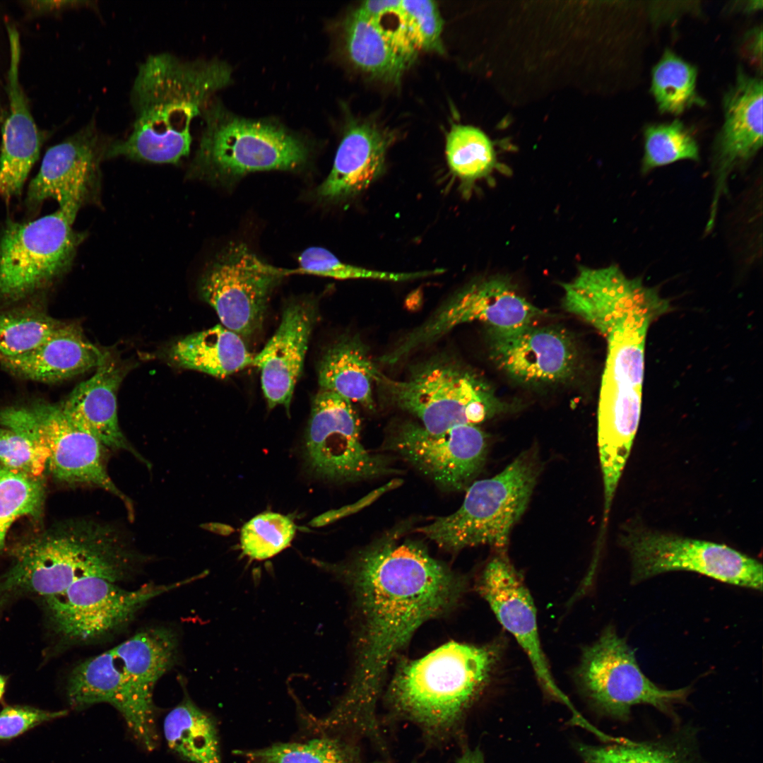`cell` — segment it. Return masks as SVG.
<instances>
[{"label": "cell", "mask_w": 763, "mask_h": 763, "mask_svg": "<svg viewBox=\"0 0 763 763\" xmlns=\"http://www.w3.org/2000/svg\"><path fill=\"white\" fill-rule=\"evenodd\" d=\"M342 571L353 582L361 630L353 681L330 716L341 728L369 734L379 728L376 703L389 662L420 625L457 601L463 584L398 531L362 550Z\"/></svg>", "instance_id": "1"}, {"label": "cell", "mask_w": 763, "mask_h": 763, "mask_svg": "<svg viewBox=\"0 0 763 763\" xmlns=\"http://www.w3.org/2000/svg\"><path fill=\"white\" fill-rule=\"evenodd\" d=\"M230 79V69L219 61H188L169 52L149 55L139 65L130 92L131 131L124 140L112 142L107 159L179 163L190 152L193 119Z\"/></svg>", "instance_id": "2"}, {"label": "cell", "mask_w": 763, "mask_h": 763, "mask_svg": "<svg viewBox=\"0 0 763 763\" xmlns=\"http://www.w3.org/2000/svg\"><path fill=\"white\" fill-rule=\"evenodd\" d=\"M177 653V639L170 629L141 631L74 668L67 682L69 704L76 710L99 703L112 705L136 739L152 750L158 740L154 687L174 665Z\"/></svg>", "instance_id": "3"}, {"label": "cell", "mask_w": 763, "mask_h": 763, "mask_svg": "<svg viewBox=\"0 0 763 763\" xmlns=\"http://www.w3.org/2000/svg\"><path fill=\"white\" fill-rule=\"evenodd\" d=\"M499 656L498 644L447 643L401 666L388 701L397 714L427 732L447 731L485 686Z\"/></svg>", "instance_id": "4"}, {"label": "cell", "mask_w": 763, "mask_h": 763, "mask_svg": "<svg viewBox=\"0 0 763 763\" xmlns=\"http://www.w3.org/2000/svg\"><path fill=\"white\" fill-rule=\"evenodd\" d=\"M11 568L0 576V594L27 591L47 598L76 581L129 576L134 555L108 525L83 521L21 547Z\"/></svg>", "instance_id": "5"}, {"label": "cell", "mask_w": 763, "mask_h": 763, "mask_svg": "<svg viewBox=\"0 0 763 763\" xmlns=\"http://www.w3.org/2000/svg\"><path fill=\"white\" fill-rule=\"evenodd\" d=\"M658 313L639 309L606 338L608 355L599 396L598 444L604 496L615 495L638 429L644 377V343Z\"/></svg>", "instance_id": "6"}, {"label": "cell", "mask_w": 763, "mask_h": 763, "mask_svg": "<svg viewBox=\"0 0 763 763\" xmlns=\"http://www.w3.org/2000/svg\"><path fill=\"white\" fill-rule=\"evenodd\" d=\"M375 384L386 401L418 418L434 434L475 425L507 408L480 374L447 354L415 364L401 381L382 372Z\"/></svg>", "instance_id": "7"}, {"label": "cell", "mask_w": 763, "mask_h": 763, "mask_svg": "<svg viewBox=\"0 0 763 763\" xmlns=\"http://www.w3.org/2000/svg\"><path fill=\"white\" fill-rule=\"evenodd\" d=\"M540 471L537 453L524 451L494 477L474 481L456 511L415 531L446 549L490 545L504 553L512 527L526 509Z\"/></svg>", "instance_id": "8"}, {"label": "cell", "mask_w": 763, "mask_h": 763, "mask_svg": "<svg viewBox=\"0 0 763 763\" xmlns=\"http://www.w3.org/2000/svg\"><path fill=\"white\" fill-rule=\"evenodd\" d=\"M201 114L205 125L188 175L213 179L264 170H293L309 150L299 136L270 122L235 116L218 104Z\"/></svg>", "instance_id": "9"}, {"label": "cell", "mask_w": 763, "mask_h": 763, "mask_svg": "<svg viewBox=\"0 0 763 763\" xmlns=\"http://www.w3.org/2000/svg\"><path fill=\"white\" fill-rule=\"evenodd\" d=\"M81 207L69 203L34 220L6 222L0 235L1 300L27 297L68 271L85 238L73 228Z\"/></svg>", "instance_id": "10"}, {"label": "cell", "mask_w": 763, "mask_h": 763, "mask_svg": "<svg viewBox=\"0 0 763 763\" xmlns=\"http://www.w3.org/2000/svg\"><path fill=\"white\" fill-rule=\"evenodd\" d=\"M543 314L520 294L508 277H487L454 294L424 322L398 339L379 361L394 365L461 324L480 321L489 329L509 331L533 324Z\"/></svg>", "instance_id": "11"}, {"label": "cell", "mask_w": 763, "mask_h": 763, "mask_svg": "<svg viewBox=\"0 0 763 763\" xmlns=\"http://www.w3.org/2000/svg\"><path fill=\"white\" fill-rule=\"evenodd\" d=\"M0 426L21 429L46 448L47 468L58 480L103 489L120 499L131 517L133 503L114 483L105 463L107 449L75 425L60 404L38 401L0 409Z\"/></svg>", "instance_id": "12"}, {"label": "cell", "mask_w": 763, "mask_h": 763, "mask_svg": "<svg viewBox=\"0 0 763 763\" xmlns=\"http://www.w3.org/2000/svg\"><path fill=\"white\" fill-rule=\"evenodd\" d=\"M632 562V582L671 571L697 572L721 582L762 590V564L726 545L633 528L621 537Z\"/></svg>", "instance_id": "13"}, {"label": "cell", "mask_w": 763, "mask_h": 763, "mask_svg": "<svg viewBox=\"0 0 763 763\" xmlns=\"http://www.w3.org/2000/svg\"><path fill=\"white\" fill-rule=\"evenodd\" d=\"M359 416L349 400L320 389L313 399L304 454L308 468L321 478L355 482L396 473L384 456L365 449Z\"/></svg>", "instance_id": "14"}, {"label": "cell", "mask_w": 763, "mask_h": 763, "mask_svg": "<svg viewBox=\"0 0 763 763\" xmlns=\"http://www.w3.org/2000/svg\"><path fill=\"white\" fill-rule=\"evenodd\" d=\"M577 678L600 709L620 719L629 718L632 707L637 704L671 713L690 692V687L665 690L651 682L641 670L634 651L610 627L584 649Z\"/></svg>", "instance_id": "15"}, {"label": "cell", "mask_w": 763, "mask_h": 763, "mask_svg": "<svg viewBox=\"0 0 763 763\" xmlns=\"http://www.w3.org/2000/svg\"><path fill=\"white\" fill-rule=\"evenodd\" d=\"M288 270L261 261L243 243H230L206 267L199 283L223 326L249 338L262 326L271 294Z\"/></svg>", "instance_id": "16"}, {"label": "cell", "mask_w": 763, "mask_h": 763, "mask_svg": "<svg viewBox=\"0 0 763 763\" xmlns=\"http://www.w3.org/2000/svg\"><path fill=\"white\" fill-rule=\"evenodd\" d=\"M194 577L168 584H148L128 590L101 577H86L64 591L45 598L56 632L69 641L97 639L122 627L147 602L190 583Z\"/></svg>", "instance_id": "17"}, {"label": "cell", "mask_w": 763, "mask_h": 763, "mask_svg": "<svg viewBox=\"0 0 763 763\" xmlns=\"http://www.w3.org/2000/svg\"><path fill=\"white\" fill-rule=\"evenodd\" d=\"M387 448L395 451L441 489L461 491L474 482L487 451V435L476 425H461L434 434L420 424H401Z\"/></svg>", "instance_id": "18"}, {"label": "cell", "mask_w": 763, "mask_h": 763, "mask_svg": "<svg viewBox=\"0 0 763 763\" xmlns=\"http://www.w3.org/2000/svg\"><path fill=\"white\" fill-rule=\"evenodd\" d=\"M487 338L491 360L520 384H558L577 371L578 348L564 329L533 324L509 331L488 329Z\"/></svg>", "instance_id": "19"}, {"label": "cell", "mask_w": 763, "mask_h": 763, "mask_svg": "<svg viewBox=\"0 0 763 763\" xmlns=\"http://www.w3.org/2000/svg\"><path fill=\"white\" fill-rule=\"evenodd\" d=\"M113 139L98 127L95 119L46 151L39 172L30 182L25 199L34 211L47 199L59 206H82L95 193L99 166Z\"/></svg>", "instance_id": "20"}, {"label": "cell", "mask_w": 763, "mask_h": 763, "mask_svg": "<svg viewBox=\"0 0 763 763\" xmlns=\"http://www.w3.org/2000/svg\"><path fill=\"white\" fill-rule=\"evenodd\" d=\"M479 588L499 622L527 655L543 689L571 709L574 721L579 720L582 716L554 681L541 647L533 601L504 553L487 564Z\"/></svg>", "instance_id": "21"}, {"label": "cell", "mask_w": 763, "mask_h": 763, "mask_svg": "<svg viewBox=\"0 0 763 763\" xmlns=\"http://www.w3.org/2000/svg\"><path fill=\"white\" fill-rule=\"evenodd\" d=\"M762 79L737 71L723 98V124L714 143L715 190L706 227L714 226L727 178L737 167L752 160L762 146Z\"/></svg>", "instance_id": "22"}, {"label": "cell", "mask_w": 763, "mask_h": 763, "mask_svg": "<svg viewBox=\"0 0 763 763\" xmlns=\"http://www.w3.org/2000/svg\"><path fill=\"white\" fill-rule=\"evenodd\" d=\"M562 288L564 309L605 337L633 312L662 298L655 288L646 286L640 278L627 277L615 265L581 266Z\"/></svg>", "instance_id": "23"}, {"label": "cell", "mask_w": 763, "mask_h": 763, "mask_svg": "<svg viewBox=\"0 0 763 763\" xmlns=\"http://www.w3.org/2000/svg\"><path fill=\"white\" fill-rule=\"evenodd\" d=\"M10 61L6 92L8 111L1 128L0 196L5 200L18 196L45 140L30 112L20 81L21 47L16 28L7 26Z\"/></svg>", "instance_id": "24"}, {"label": "cell", "mask_w": 763, "mask_h": 763, "mask_svg": "<svg viewBox=\"0 0 763 763\" xmlns=\"http://www.w3.org/2000/svg\"><path fill=\"white\" fill-rule=\"evenodd\" d=\"M316 317L310 300L289 303L277 330L254 357L252 365L261 371V387L270 409L283 406L289 411Z\"/></svg>", "instance_id": "25"}, {"label": "cell", "mask_w": 763, "mask_h": 763, "mask_svg": "<svg viewBox=\"0 0 763 763\" xmlns=\"http://www.w3.org/2000/svg\"><path fill=\"white\" fill-rule=\"evenodd\" d=\"M124 369L109 353L94 374L80 383L60 404L68 418L107 449L126 450L147 463L131 446L118 421L117 394Z\"/></svg>", "instance_id": "26"}, {"label": "cell", "mask_w": 763, "mask_h": 763, "mask_svg": "<svg viewBox=\"0 0 763 763\" xmlns=\"http://www.w3.org/2000/svg\"><path fill=\"white\" fill-rule=\"evenodd\" d=\"M391 135L367 122L349 125L336 151L333 167L319 186L317 196L334 201L366 189L383 172Z\"/></svg>", "instance_id": "27"}, {"label": "cell", "mask_w": 763, "mask_h": 763, "mask_svg": "<svg viewBox=\"0 0 763 763\" xmlns=\"http://www.w3.org/2000/svg\"><path fill=\"white\" fill-rule=\"evenodd\" d=\"M108 354L90 343L78 326L63 322L40 345L23 354L1 359L0 365L17 377L50 383L97 368Z\"/></svg>", "instance_id": "28"}, {"label": "cell", "mask_w": 763, "mask_h": 763, "mask_svg": "<svg viewBox=\"0 0 763 763\" xmlns=\"http://www.w3.org/2000/svg\"><path fill=\"white\" fill-rule=\"evenodd\" d=\"M317 372L321 389L334 392L367 410L375 409L372 385L382 372L358 335L343 336L331 345L319 361Z\"/></svg>", "instance_id": "29"}, {"label": "cell", "mask_w": 763, "mask_h": 763, "mask_svg": "<svg viewBox=\"0 0 763 763\" xmlns=\"http://www.w3.org/2000/svg\"><path fill=\"white\" fill-rule=\"evenodd\" d=\"M169 357L177 366L218 378L252 365L254 359L242 338L220 324L177 341Z\"/></svg>", "instance_id": "30"}, {"label": "cell", "mask_w": 763, "mask_h": 763, "mask_svg": "<svg viewBox=\"0 0 763 763\" xmlns=\"http://www.w3.org/2000/svg\"><path fill=\"white\" fill-rule=\"evenodd\" d=\"M344 39L350 61L374 77L396 82L410 64L379 25L359 8L345 23Z\"/></svg>", "instance_id": "31"}, {"label": "cell", "mask_w": 763, "mask_h": 763, "mask_svg": "<svg viewBox=\"0 0 763 763\" xmlns=\"http://www.w3.org/2000/svg\"><path fill=\"white\" fill-rule=\"evenodd\" d=\"M169 747L191 763H223L216 723L213 717L184 695L165 716Z\"/></svg>", "instance_id": "32"}, {"label": "cell", "mask_w": 763, "mask_h": 763, "mask_svg": "<svg viewBox=\"0 0 763 763\" xmlns=\"http://www.w3.org/2000/svg\"><path fill=\"white\" fill-rule=\"evenodd\" d=\"M247 763H365L359 752L339 738L320 735L303 743H276L253 750H237Z\"/></svg>", "instance_id": "33"}, {"label": "cell", "mask_w": 763, "mask_h": 763, "mask_svg": "<svg viewBox=\"0 0 763 763\" xmlns=\"http://www.w3.org/2000/svg\"><path fill=\"white\" fill-rule=\"evenodd\" d=\"M697 68L666 49L651 71V93L661 114L678 115L705 102L696 89Z\"/></svg>", "instance_id": "34"}, {"label": "cell", "mask_w": 763, "mask_h": 763, "mask_svg": "<svg viewBox=\"0 0 763 763\" xmlns=\"http://www.w3.org/2000/svg\"><path fill=\"white\" fill-rule=\"evenodd\" d=\"M446 157L451 172L466 184L486 178L497 167L492 141L470 125L451 126L446 136Z\"/></svg>", "instance_id": "35"}, {"label": "cell", "mask_w": 763, "mask_h": 763, "mask_svg": "<svg viewBox=\"0 0 763 763\" xmlns=\"http://www.w3.org/2000/svg\"><path fill=\"white\" fill-rule=\"evenodd\" d=\"M641 171L651 170L680 160L699 159V146L690 129L680 119L646 125L644 130Z\"/></svg>", "instance_id": "36"}, {"label": "cell", "mask_w": 763, "mask_h": 763, "mask_svg": "<svg viewBox=\"0 0 763 763\" xmlns=\"http://www.w3.org/2000/svg\"><path fill=\"white\" fill-rule=\"evenodd\" d=\"M673 742L658 741L581 745L579 753L586 763H697L691 750Z\"/></svg>", "instance_id": "37"}, {"label": "cell", "mask_w": 763, "mask_h": 763, "mask_svg": "<svg viewBox=\"0 0 763 763\" xmlns=\"http://www.w3.org/2000/svg\"><path fill=\"white\" fill-rule=\"evenodd\" d=\"M62 323L34 309L0 313V360L35 348Z\"/></svg>", "instance_id": "38"}, {"label": "cell", "mask_w": 763, "mask_h": 763, "mask_svg": "<svg viewBox=\"0 0 763 763\" xmlns=\"http://www.w3.org/2000/svg\"><path fill=\"white\" fill-rule=\"evenodd\" d=\"M299 268L289 270L300 273L333 278L339 280L373 279L401 282L442 273V268L413 273H391L365 268L341 261L333 253L323 247H312L304 250L298 258Z\"/></svg>", "instance_id": "39"}, {"label": "cell", "mask_w": 763, "mask_h": 763, "mask_svg": "<svg viewBox=\"0 0 763 763\" xmlns=\"http://www.w3.org/2000/svg\"><path fill=\"white\" fill-rule=\"evenodd\" d=\"M44 499L41 480L30 478L0 468V551L15 521L38 514Z\"/></svg>", "instance_id": "40"}, {"label": "cell", "mask_w": 763, "mask_h": 763, "mask_svg": "<svg viewBox=\"0 0 763 763\" xmlns=\"http://www.w3.org/2000/svg\"><path fill=\"white\" fill-rule=\"evenodd\" d=\"M296 526L288 516L265 512L256 515L242 527L240 545L244 555L262 560L286 548L296 532Z\"/></svg>", "instance_id": "41"}, {"label": "cell", "mask_w": 763, "mask_h": 763, "mask_svg": "<svg viewBox=\"0 0 763 763\" xmlns=\"http://www.w3.org/2000/svg\"><path fill=\"white\" fill-rule=\"evenodd\" d=\"M47 459L46 448L35 436L18 428L0 426V468L41 480Z\"/></svg>", "instance_id": "42"}, {"label": "cell", "mask_w": 763, "mask_h": 763, "mask_svg": "<svg viewBox=\"0 0 763 763\" xmlns=\"http://www.w3.org/2000/svg\"><path fill=\"white\" fill-rule=\"evenodd\" d=\"M401 10L409 37L417 51L442 52L443 21L436 2L402 0Z\"/></svg>", "instance_id": "43"}, {"label": "cell", "mask_w": 763, "mask_h": 763, "mask_svg": "<svg viewBox=\"0 0 763 763\" xmlns=\"http://www.w3.org/2000/svg\"><path fill=\"white\" fill-rule=\"evenodd\" d=\"M67 712L27 705L6 706L0 711V741L17 738L39 725L66 716Z\"/></svg>", "instance_id": "44"}, {"label": "cell", "mask_w": 763, "mask_h": 763, "mask_svg": "<svg viewBox=\"0 0 763 763\" xmlns=\"http://www.w3.org/2000/svg\"><path fill=\"white\" fill-rule=\"evenodd\" d=\"M26 10L32 13L42 14L66 9L95 7L88 1H27L22 2Z\"/></svg>", "instance_id": "45"}, {"label": "cell", "mask_w": 763, "mask_h": 763, "mask_svg": "<svg viewBox=\"0 0 763 763\" xmlns=\"http://www.w3.org/2000/svg\"><path fill=\"white\" fill-rule=\"evenodd\" d=\"M743 50L747 57L762 71V30L755 27L750 30L744 37Z\"/></svg>", "instance_id": "46"}, {"label": "cell", "mask_w": 763, "mask_h": 763, "mask_svg": "<svg viewBox=\"0 0 763 763\" xmlns=\"http://www.w3.org/2000/svg\"><path fill=\"white\" fill-rule=\"evenodd\" d=\"M456 763H485V760L478 748L468 749L459 757Z\"/></svg>", "instance_id": "47"}, {"label": "cell", "mask_w": 763, "mask_h": 763, "mask_svg": "<svg viewBox=\"0 0 763 763\" xmlns=\"http://www.w3.org/2000/svg\"><path fill=\"white\" fill-rule=\"evenodd\" d=\"M6 680L5 676L0 675V702L2 700L6 691Z\"/></svg>", "instance_id": "48"}]
</instances>
